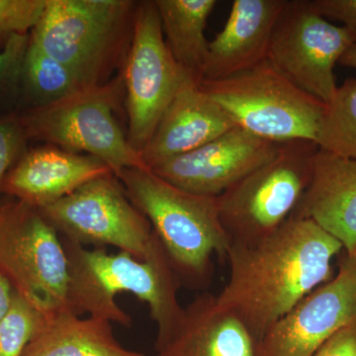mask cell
Masks as SVG:
<instances>
[{"instance_id": "9a60e30c", "label": "cell", "mask_w": 356, "mask_h": 356, "mask_svg": "<svg viewBox=\"0 0 356 356\" xmlns=\"http://www.w3.org/2000/svg\"><path fill=\"white\" fill-rule=\"evenodd\" d=\"M109 175H114L109 166L95 156L46 146L24 154L7 172L0 191L41 209Z\"/></svg>"}, {"instance_id": "f1b7e54d", "label": "cell", "mask_w": 356, "mask_h": 356, "mask_svg": "<svg viewBox=\"0 0 356 356\" xmlns=\"http://www.w3.org/2000/svg\"><path fill=\"white\" fill-rule=\"evenodd\" d=\"M13 287L4 276L0 274V321L4 318L13 303Z\"/></svg>"}, {"instance_id": "4fadbf2b", "label": "cell", "mask_w": 356, "mask_h": 356, "mask_svg": "<svg viewBox=\"0 0 356 356\" xmlns=\"http://www.w3.org/2000/svg\"><path fill=\"white\" fill-rule=\"evenodd\" d=\"M281 144L236 127L151 170L182 191L198 195L220 196L273 159Z\"/></svg>"}, {"instance_id": "8fae6325", "label": "cell", "mask_w": 356, "mask_h": 356, "mask_svg": "<svg viewBox=\"0 0 356 356\" xmlns=\"http://www.w3.org/2000/svg\"><path fill=\"white\" fill-rule=\"evenodd\" d=\"M355 44L311 0H287L274 27L267 60L295 86L327 104L336 92L334 67Z\"/></svg>"}, {"instance_id": "30bf717a", "label": "cell", "mask_w": 356, "mask_h": 356, "mask_svg": "<svg viewBox=\"0 0 356 356\" xmlns=\"http://www.w3.org/2000/svg\"><path fill=\"white\" fill-rule=\"evenodd\" d=\"M38 210L65 240L83 247L112 245L144 259L153 243L149 220L114 175L96 178Z\"/></svg>"}, {"instance_id": "2e32d148", "label": "cell", "mask_w": 356, "mask_h": 356, "mask_svg": "<svg viewBox=\"0 0 356 356\" xmlns=\"http://www.w3.org/2000/svg\"><path fill=\"white\" fill-rule=\"evenodd\" d=\"M287 0H235L226 25L209 42L204 81L228 79L266 62Z\"/></svg>"}, {"instance_id": "7a4b0ae2", "label": "cell", "mask_w": 356, "mask_h": 356, "mask_svg": "<svg viewBox=\"0 0 356 356\" xmlns=\"http://www.w3.org/2000/svg\"><path fill=\"white\" fill-rule=\"evenodd\" d=\"M69 266V311L104 318L131 327L132 318L115 301L121 292L132 293L147 304L158 327L154 348L177 332L184 315L178 302L181 280L163 243L154 232L153 243L144 259L128 252L108 254L104 248L88 250L62 240Z\"/></svg>"}, {"instance_id": "44dd1931", "label": "cell", "mask_w": 356, "mask_h": 356, "mask_svg": "<svg viewBox=\"0 0 356 356\" xmlns=\"http://www.w3.org/2000/svg\"><path fill=\"white\" fill-rule=\"evenodd\" d=\"M21 72L37 106L51 104L89 88L69 65L29 41Z\"/></svg>"}, {"instance_id": "9c48e42d", "label": "cell", "mask_w": 356, "mask_h": 356, "mask_svg": "<svg viewBox=\"0 0 356 356\" xmlns=\"http://www.w3.org/2000/svg\"><path fill=\"white\" fill-rule=\"evenodd\" d=\"M122 74L129 119L127 138L140 153L178 90L191 79L166 44L156 1H143L136 6L132 39Z\"/></svg>"}, {"instance_id": "7c38bea8", "label": "cell", "mask_w": 356, "mask_h": 356, "mask_svg": "<svg viewBox=\"0 0 356 356\" xmlns=\"http://www.w3.org/2000/svg\"><path fill=\"white\" fill-rule=\"evenodd\" d=\"M356 322V255L344 250L339 273L278 320L257 343V356H312L334 332Z\"/></svg>"}, {"instance_id": "ffe728a7", "label": "cell", "mask_w": 356, "mask_h": 356, "mask_svg": "<svg viewBox=\"0 0 356 356\" xmlns=\"http://www.w3.org/2000/svg\"><path fill=\"white\" fill-rule=\"evenodd\" d=\"M166 44L175 62L201 84L209 50L206 25L216 0H156Z\"/></svg>"}, {"instance_id": "277c9868", "label": "cell", "mask_w": 356, "mask_h": 356, "mask_svg": "<svg viewBox=\"0 0 356 356\" xmlns=\"http://www.w3.org/2000/svg\"><path fill=\"white\" fill-rule=\"evenodd\" d=\"M123 74L89 86L18 119L26 138L44 140L72 153H86L109 166L115 177L127 168H146L122 130L115 111L125 99Z\"/></svg>"}, {"instance_id": "6da1fadb", "label": "cell", "mask_w": 356, "mask_h": 356, "mask_svg": "<svg viewBox=\"0 0 356 356\" xmlns=\"http://www.w3.org/2000/svg\"><path fill=\"white\" fill-rule=\"evenodd\" d=\"M341 243L309 219L291 217L273 235L232 243L228 283L216 296L259 341L293 307L332 280Z\"/></svg>"}, {"instance_id": "5b68a950", "label": "cell", "mask_w": 356, "mask_h": 356, "mask_svg": "<svg viewBox=\"0 0 356 356\" xmlns=\"http://www.w3.org/2000/svg\"><path fill=\"white\" fill-rule=\"evenodd\" d=\"M201 88L236 127L278 144L316 143L325 103L295 86L267 60L228 79L204 81Z\"/></svg>"}, {"instance_id": "f546056e", "label": "cell", "mask_w": 356, "mask_h": 356, "mask_svg": "<svg viewBox=\"0 0 356 356\" xmlns=\"http://www.w3.org/2000/svg\"><path fill=\"white\" fill-rule=\"evenodd\" d=\"M339 64L356 70V44H353V46L343 54V57L339 60Z\"/></svg>"}, {"instance_id": "83f0119b", "label": "cell", "mask_w": 356, "mask_h": 356, "mask_svg": "<svg viewBox=\"0 0 356 356\" xmlns=\"http://www.w3.org/2000/svg\"><path fill=\"white\" fill-rule=\"evenodd\" d=\"M30 36L17 35L9 40L0 51V81L21 70Z\"/></svg>"}, {"instance_id": "cb8c5ba5", "label": "cell", "mask_w": 356, "mask_h": 356, "mask_svg": "<svg viewBox=\"0 0 356 356\" xmlns=\"http://www.w3.org/2000/svg\"><path fill=\"white\" fill-rule=\"evenodd\" d=\"M47 0H0V46L17 35H28L46 8Z\"/></svg>"}, {"instance_id": "e0dca14e", "label": "cell", "mask_w": 356, "mask_h": 356, "mask_svg": "<svg viewBox=\"0 0 356 356\" xmlns=\"http://www.w3.org/2000/svg\"><path fill=\"white\" fill-rule=\"evenodd\" d=\"M292 217L309 219L356 255V161L318 149L308 188Z\"/></svg>"}, {"instance_id": "603a6c76", "label": "cell", "mask_w": 356, "mask_h": 356, "mask_svg": "<svg viewBox=\"0 0 356 356\" xmlns=\"http://www.w3.org/2000/svg\"><path fill=\"white\" fill-rule=\"evenodd\" d=\"M44 314L14 291L13 303L0 321V356H21L39 331Z\"/></svg>"}, {"instance_id": "d6986e66", "label": "cell", "mask_w": 356, "mask_h": 356, "mask_svg": "<svg viewBox=\"0 0 356 356\" xmlns=\"http://www.w3.org/2000/svg\"><path fill=\"white\" fill-rule=\"evenodd\" d=\"M21 356H145L115 337L111 322L83 318L69 311L44 316L43 324Z\"/></svg>"}, {"instance_id": "484cf974", "label": "cell", "mask_w": 356, "mask_h": 356, "mask_svg": "<svg viewBox=\"0 0 356 356\" xmlns=\"http://www.w3.org/2000/svg\"><path fill=\"white\" fill-rule=\"evenodd\" d=\"M311 3L325 19L343 23L356 44V0H311Z\"/></svg>"}, {"instance_id": "4316f807", "label": "cell", "mask_w": 356, "mask_h": 356, "mask_svg": "<svg viewBox=\"0 0 356 356\" xmlns=\"http://www.w3.org/2000/svg\"><path fill=\"white\" fill-rule=\"evenodd\" d=\"M312 356H356V322L334 332Z\"/></svg>"}, {"instance_id": "8992f818", "label": "cell", "mask_w": 356, "mask_h": 356, "mask_svg": "<svg viewBox=\"0 0 356 356\" xmlns=\"http://www.w3.org/2000/svg\"><path fill=\"white\" fill-rule=\"evenodd\" d=\"M318 147L306 140L280 145L273 159L218 196L220 219L232 243H254L292 217L308 188Z\"/></svg>"}, {"instance_id": "3957f363", "label": "cell", "mask_w": 356, "mask_h": 356, "mask_svg": "<svg viewBox=\"0 0 356 356\" xmlns=\"http://www.w3.org/2000/svg\"><path fill=\"white\" fill-rule=\"evenodd\" d=\"M118 179L149 220L181 282L205 287L212 277L213 255L227 259L232 243L220 219L218 196L182 191L146 168H127Z\"/></svg>"}, {"instance_id": "7402d4cb", "label": "cell", "mask_w": 356, "mask_h": 356, "mask_svg": "<svg viewBox=\"0 0 356 356\" xmlns=\"http://www.w3.org/2000/svg\"><path fill=\"white\" fill-rule=\"evenodd\" d=\"M316 144L327 153L356 161V79L337 86L325 104Z\"/></svg>"}, {"instance_id": "ba28073f", "label": "cell", "mask_w": 356, "mask_h": 356, "mask_svg": "<svg viewBox=\"0 0 356 356\" xmlns=\"http://www.w3.org/2000/svg\"><path fill=\"white\" fill-rule=\"evenodd\" d=\"M0 274L44 315L69 311L62 240L37 208L21 201L0 206Z\"/></svg>"}, {"instance_id": "5bb4252c", "label": "cell", "mask_w": 356, "mask_h": 356, "mask_svg": "<svg viewBox=\"0 0 356 356\" xmlns=\"http://www.w3.org/2000/svg\"><path fill=\"white\" fill-rule=\"evenodd\" d=\"M235 122L201 84L187 79L140 152L149 170L189 153L236 128Z\"/></svg>"}, {"instance_id": "52a82bcc", "label": "cell", "mask_w": 356, "mask_h": 356, "mask_svg": "<svg viewBox=\"0 0 356 356\" xmlns=\"http://www.w3.org/2000/svg\"><path fill=\"white\" fill-rule=\"evenodd\" d=\"M133 7L127 0H47L30 41L69 65L86 86L103 84L123 47Z\"/></svg>"}, {"instance_id": "ac0fdd59", "label": "cell", "mask_w": 356, "mask_h": 356, "mask_svg": "<svg viewBox=\"0 0 356 356\" xmlns=\"http://www.w3.org/2000/svg\"><path fill=\"white\" fill-rule=\"evenodd\" d=\"M153 356H257V341L242 321L221 308L216 296L198 295L181 323Z\"/></svg>"}, {"instance_id": "d4e9b609", "label": "cell", "mask_w": 356, "mask_h": 356, "mask_svg": "<svg viewBox=\"0 0 356 356\" xmlns=\"http://www.w3.org/2000/svg\"><path fill=\"white\" fill-rule=\"evenodd\" d=\"M26 139L18 119L0 120V189L9 168L22 151Z\"/></svg>"}]
</instances>
